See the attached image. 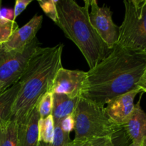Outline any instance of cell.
<instances>
[{
    "label": "cell",
    "instance_id": "cell-1",
    "mask_svg": "<svg viewBox=\"0 0 146 146\" xmlns=\"http://www.w3.org/2000/svg\"><path fill=\"white\" fill-rule=\"evenodd\" d=\"M145 68V53L115 44L105 58L86 72L81 97L105 106L113 98L138 89Z\"/></svg>",
    "mask_w": 146,
    "mask_h": 146
},
{
    "label": "cell",
    "instance_id": "cell-2",
    "mask_svg": "<svg viewBox=\"0 0 146 146\" xmlns=\"http://www.w3.org/2000/svg\"><path fill=\"white\" fill-rule=\"evenodd\" d=\"M63 48V44L38 46L31 56L18 81L19 91L10 117L18 125L27 121L41 96L50 91L56 74L62 67Z\"/></svg>",
    "mask_w": 146,
    "mask_h": 146
},
{
    "label": "cell",
    "instance_id": "cell-3",
    "mask_svg": "<svg viewBox=\"0 0 146 146\" xmlns=\"http://www.w3.org/2000/svg\"><path fill=\"white\" fill-rule=\"evenodd\" d=\"M56 7V24L78 47L91 69L110 54L111 48L101 39L90 21V0L84 1V6L74 0H58Z\"/></svg>",
    "mask_w": 146,
    "mask_h": 146
},
{
    "label": "cell",
    "instance_id": "cell-4",
    "mask_svg": "<svg viewBox=\"0 0 146 146\" xmlns=\"http://www.w3.org/2000/svg\"><path fill=\"white\" fill-rule=\"evenodd\" d=\"M75 141H90L96 138H110L115 146H128L131 143L123 126L114 123L107 115L105 106L80 98L74 112Z\"/></svg>",
    "mask_w": 146,
    "mask_h": 146
},
{
    "label": "cell",
    "instance_id": "cell-5",
    "mask_svg": "<svg viewBox=\"0 0 146 146\" xmlns=\"http://www.w3.org/2000/svg\"><path fill=\"white\" fill-rule=\"evenodd\" d=\"M125 15L118 44L146 54V0H125Z\"/></svg>",
    "mask_w": 146,
    "mask_h": 146
},
{
    "label": "cell",
    "instance_id": "cell-6",
    "mask_svg": "<svg viewBox=\"0 0 146 146\" xmlns=\"http://www.w3.org/2000/svg\"><path fill=\"white\" fill-rule=\"evenodd\" d=\"M38 38L24 48L13 51H0V88L5 91L17 83L29 61L40 46Z\"/></svg>",
    "mask_w": 146,
    "mask_h": 146
},
{
    "label": "cell",
    "instance_id": "cell-7",
    "mask_svg": "<svg viewBox=\"0 0 146 146\" xmlns=\"http://www.w3.org/2000/svg\"><path fill=\"white\" fill-rule=\"evenodd\" d=\"M89 19L93 27L101 39L112 49L119 39V27L113 22L112 11L110 7H100L98 1L90 0Z\"/></svg>",
    "mask_w": 146,
    "mask_h": 146
},
{
    "label": "cell",
    "instance_id": "cell-8",
    "mask_svg": "<svg viewBox=\"0 0 146 146\" xmlns=\"http://www.w3.org/2000/svg\"><path fill=\"white\" fill-rule=\"evenodd\" d=\"M86 78L85 71L66 69L62 66L56 74L49 92L64 94L71 98L81 97Z\"/></svg>",
    "mask_w": 146,
    "mask_h": 146
},
{
    "label": "cell",
    "instance_id": "cell-9",
    "mask_svg": "<svg viewBox=\"0 0 146 146\" xmlns=\"http://www.w3.org/2000/svg\"><path fill=\"white\" fill-rule=\"evenodd\" d=\"M140 92L139 89H135L125 93L113 98L106 104V112L114 123L123 126L133 112L135 105L134 100Z\"/></svg>",
    "mask_w": 146,
    "mask_h": 146
},
{
    "label": "cell",
    "instance_id": "cell-10",
    "mask_svg": "<svg viewBox=\"0 0 146 146\" xmlns=\"http://www.w3.org/2000/svg\"><path fill=\"white\" fill-rule=\"evenodd\" d=\"M43 16L35 14L21 28H18L5 43L1 49L4 51L19 50L31 44L42 25Z\"/></svg>",
    "mask_w": 146,
    "mask_h": 146
},
{
    "label": "cell",
    "instance_id": "cell-11",
    "mask_svg": "<svg viewBox=\"0 0 146 146\" xmlns=\"http://www.w3.org/2000/svg\"><path fill=\"white\" fill-rule=\"evenodd\" d=\"M123 128L131 143L142 144L146 138V113L141 108L140 101L135 105L133 112Z\"/></svg>",
    "mask_w": 146,
    "mask_h": 146
},
{
    "label": "cell",
    "instance_id": "cell-12",
    "mask_svg": "<svg viewBox=\"0 0 146 146\" xmlns=\"http://www.w3.org/2000/svg\"><path fill=\"white\" fill-rule=\"evenodd\" d=\"M39 120V114L36 106L27 121L18 125L19 146H37Z\"/></svg>",
    "mask_w": 146,
    "mask_h": 146
},
{
    "label": "cell",
    "instance_id": "cell-13",
    "mask_svg": "<svg viewBox=\"0 0 146 146\" xmlns=\"http://www.w3.org/2000/svg\"><path fill=\"white\" fill-rule=\"evenodd\" d=\"M81 97L71 98L64 94H53V108L51 115L54 124H58L68 115L75 112Z\"/></svg>",
    "mask_w": 146,
    "mask_h": 146
},
{
    "label": "cell",
    "instance_id": "cell-14",
    "mask_svg": "<svg viewBox=\"0 0 146 146\" xmlns=\"http://www.w3.org/2000/svg\"><path fill=\"white\" fill-rule=\"evenodd\" d=\"M19 88V84L17 82L0 94V124L10 119Z\"/></svg>",
    "mask_w": 146,
    "mask_h": 146
},
{
    "label": "cell",
    "instance_id": "cell-15",
    "mask_svg": "<svg viewBox=\"0 0 146 146\" xmlns=\"http://www.w3.org/2000/svg\"><path fill=\"white\" fill-rule=\"evenodd\" d=\"M0 146H19V126L13 120L0 124Z\"/></svg>",
    "mask_w": 146,
    "mask_h": 146
},
{
    "label": "cell",
    "instance_id": "cell-16",
    "mask_svg": "<svg viewBox=\"0 0 146 146\" xmlns=\"http://www.w3.org/2000/svg\"><path fill=\"white\" fill-rule=\"evenodd\" d=\"M54 124L52 115L40 118L38 121V143L43 144L52 143L54 136Z\"/></svg>",
    "mask_w": 146,
    "mask_h": 146
},
{
    "label": "cell",
    "instance_id": "cell-17",
    "mask_svg": "<svg viewBox=\"0 0 146 146\" xmlns=\"http://www.w3.org/2000/svg\"><path fill=\"white\" fill-rule=\"evenodd\" d=\"M40 118H45L51 115L53 108V94L47 91L41 96L36 105Z\"/></svg>",
    "mask_w": 146,
    "mask_h": 146
},
{
    "label": "cell",
    "instance_id": "cell-18",
    "mask_svg": "<svg viewBox=\"0 0 146 146\" xmlns=\"http://www.w3.org/2000/svg\"><path fill=\"white\" fill-rule=\"evenodd\" d=\"M73 141L70 138V134L62 131L58 124H55L54 136L52 143L43 144L38 143L37 146H71Z\"/></svg>",
    "mask_w": 146,
    "mask_h": 146
},
{
    "label": "cell",
    "instance_id": "cell-19",
    "mask_svg": "<svg viewBox=\"0 0 146 146\" xmlns=\"http://www.w3.org/2000/svg\"><path fill=\"white\" fill-rule=\"evenodd\" d=\"M18 28L19 26L16 21H9L0 19V44L5 43Z\"/></svg>",
    "mask_w": 146,
    "mask_h": 146
},
{
    "label": "cell",
    "instance_id": "cell-20",
    "mask_svg": "<svg viewBox=\"0 0 146 146\" xmlns=\"http://www.w3.org/2000/svg\"><path fill=\"white\" fill-rule=\"evenodd\" d=\"M58 0H44L38 1V4L46 15L51 19L54 23L58 20V11H57L56 4Z\"/></svg>",
    "mask_w": 146,
    "mask_h": 146
},
{
    "label": "cell",
    "instance_id": "cell-21",
    "mask_svg": "<svg viewBox=\"0 0 146 146\" xmlns=\"http://www.w3.org/2000/svg\"><path fill=\"white\" fill-rule=\"evenodd\" d=\"M61 128L63 131L65 133H69L74 130L75 126V118H74V113L68 115L67 117L64 118L59 123Z\"/></svg>",
    "mask_w": 146,
    "mask_h": 146
},
{
    "label": "cell",
    "instance_id": "cell-22",
    "mask_svg": "<svg viewBox=\"0 0 146 146\" xmlns=\"http://www.w3.org/2000/svg\"><path fill=\"white\" fill-rule=\"evenodd\" d=\"M32 2V0H16L14 8V18L17 19L27 7Z\"/></svg>",
    "mask_w": 146,
    "mask_h": 146
},
{
    "label": "cell",
    "instance_id": "cell-23",
    "mask_svg": "<svg viewBox=\"0 0 146 146\" xmlns=\"http://www.w3.org/2000/svg\"><path fill=\"white\" fill-rule=\"evenodd\" d=\"M0 19L4 21H15L14 10L12 9L3 8L0 9Z\"/></svg>",
    "mask_w": 146,
    "mask_h": 146
},
{
    "label": "cell",
    "instance_id": "cell-24",
    "mask_svg": "<svg viewBox=\"0 0 146 146\" xmlns=\"http://www.w3.org/2000/svg\"><path fill=\"white\" fill-rule=\"evenodd\" d=\"M138 88L141 92L146 93V68L138 82Z\"/></svg>",
    "mask_w": 146,
    "mask_h": 146
},
{
    "label": "cell",
    "instance_id": "cell-25",
    "mask_svg": "<svg viewBox=\"0 0 146 146\" xmlns=\"http://www.w3.org/2000/svg\"><path fill=\"white\" fill-rule=\"evenodd\" d=\"M107 138H96V139L91 140L90 142L89 146H104L106 141Z\"/></svg>",
    "mask_w": 146,
    "mask_h": 146
},
{
    "label": "cell",
    "instance_id": "cell-26",
    "mask_svg": "<svg viewBox=\"0 0 146 146\" xmlns=\"http://www.w3.org/2000/svg\"><path fill=\"white\" fill-rule=\"evenodd\" d=\"M90 141H75L73 140V144L71 146H89Z\"/></svg>",
    "mask_w": 146,
    "mask_h": 146
},
{
    "label": "cell",
    "instance_id": "cell-27",
    "mask_svg": "<svg viewBox=\"0 0 146 146\" xmlns=\"http://www.w3.org/2000/svg\"><path fill=\"white\" fill-rule=\"evenodd\" d=\"M104 146H115L114 145V144L113 143L112 141H111V139L110 138H107L106 139V143Z\"/></svg>",
    "mask_w": 146,
    "mask_h": 146
},
{
    "label": "cell",
    "instance_id": "cell-28",
    "mask_svg": "<svg viewBox=\"0 0 146 146\" xmlns=\"http://www.w3.org/2000/svg\"><path fill=\"white\" fill-rule=\"evenodd\" d=\"M128 146H141V144H137V143H131Z\"/></svg>",
    "mask_w": 146,
    "mask_h": 146
},
{
    "label": "cell",
    "instance_id": "cell-29",
    "mask_svg": "<svg viewBox=\"0 0 146 146\" xmlns=\"http://www.w3.org/2000/svg\"><path fill=\"white\" fill-rule=\"evenodd\" d=\"M141 146H146V138L142 142V144H141Z\"/></svg>",
    "mask_w": 146,
    "mask_h": 146
},
{
    "label": "cell",
    "instance_id": "cell-30",
    "mask_svg": "<svg viewBox=\"0 0 146 146\" xmlns=\"http://www.w3.org/2000/svg\"><path fill=\"white\" fill-rule=\"evenodd\" d=\"M3 91H4V90H3L2 88H0V94H1V93H2Z\"/></svg>",
    "mask_w": 146,
    "mask_h": 146
},
{
    "label": "cell",
    "instance_id": "cell-31",
    "mask_svg": "<svg viewBox=\"0 0 146 146\" xmlns=\"http://www.w3.org/2000/svg\"><path fill=\"white\" fill-rule=\"evenodd\" d=\"M1 48H2V44H0V51H1Z\"/></svg>",
    "mask_w": 146,
    "mask_h": 146
},
{
    "label": "cell",
    "instance_id": "cell-32",
    "mask_svg": "<svg viewBox=\"0 0 146 146\" xmlns=\"http://www.w3.org/2000/svg\"><path fill=\"white\" fill-rule=\"evenodd\" d=\"M1 1L0 0V9H1Z\"/></svg>",
    "mask_w": 146,
    "mask_h": 146
}]
</instances>
